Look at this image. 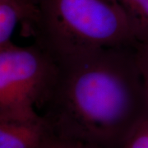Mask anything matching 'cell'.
<instances>
[{
	"label": "cell",
	"mask_w": 148,
	"mask_h": 148,
	"mask_svg": "<svg viewBox=\"0 0 148 148\" xmlns=\"http://www.w3.org/2000/svg\"><path fill=\"white\" fill-rule=\"evenodd\" d=\"M58 62L33 43L0 47V121L36 119L53 91Z\"/></svg>",
	"instance_id": "3957f363"
},
{
	"label": "cell",
	"mask_w": 148,
	"mask_h": 148,
	"mask_svg": "<svg viewBox=\"0 0 148 148\" xmlns=\"http://www.w3.org/2000/svg\"><path fill=\"white\" fill-rule=\"evenodd\" d=\"M30 36L58 63L138 44L116 0H40Z\"/></svg>",
	"instance_id": "7a4b0ae2"
},
{
	"label": "cell",
	"mask_w": 148,
	"mask_h": 148,
	"mask_svg": "<svg viewBox=\"0 0 148 148\" xmlns=\"http://www.w3.org/2000/svg\"><path fill=\"white\" fill-rule=\"evenodd\" d=\"M42 115L58 137L122 148L148 117L135 46L106 48L58 62Z\"/></svg>",
	"instance_id": "6da1fadb"
},
{
	"label": "cell",
	"mask_w": 148,
	"mask_h": 148,
	"mask_svg": "<svg viewBox=\"0 0 148 148\" xmlns=\"http://www.w3.org/2000/svg\"><path fill=\"white\" fill-rule=\"evenodd\" d=\"M57 135L40 114L27 121H0V148H52Z\"/></svg>",
	"instance_id": "277c9868"
},
{
	"label": "cell",
	"mask_w": 148,
	"mask_h": 148,
	"mask_svg": "<svg viewBox=\"0 0 148 148\" xmlns=\"http://www.w3.org/2000/svg\"><path fill=\"white\" fill-rule=\"evenodd\" d=\"M122 148H148V117L134 127Z\"/></svg>",
	"instance_id": "8992f818"
},
{
	"label": "cell",
	"mask_w": 148,
	"mask_h": 148,
	"mask_svg": "<svg viewBox=\"0 0 148 148\" xmlns=\"http://www.w3.org/2000/svg\"><path fill=\"white\" fill-rule=\"evenodd\" d=\"M13 1L19 3L20 5L23 6L24 8H26L27 9L31 11L33 13L36 14L37 16L38 5H39L40 0H13Z\"/></svg>",
	"instance_id": "9c48e42d"
},
{
	"label": "cell",
	"mask_w": 148,
	"mask_h": 148,
	"mask_svg": "<svg viewBox=\"0 0 148 148\" xmlns=\"http://www.w3.org/2000/svg\"><path fill=\"white\" fill-rule=\"evenodd\" d=\"M135 53L148 95V45L138 43L135 46Z\"/></svg>",
	"instance_id": "52a82bcc"
},
{
	"label": "cell",
	"mask_w": 148,
	"mask_h": 148,
	"mask_svg": "<svg viewBox=\"0 0 148 148\" xmlns=\"http://www.w3.org/2000/svg\"><path fill=\"white\" fill-rule=\"evenodd\" d=\"M138 43L148 45V0H116Z\"/></svg>",
	"instance_id": "5b68a950"
},
{
	"label": "cell",
	"mask_w": 148,
	"mask_h": 148,
	"mask_svg": "<svg viewBox=\"0 0 148 148\" xmlns=\"http://www.w3.org/2000/svg\"><path fill=\"white\" fill-rule=\"evenodd\" d=\"M52 148H101V147L79 140L57 137Z\"/></svg>",
	"instance_id": "ba28073f"
}]
</instances>
